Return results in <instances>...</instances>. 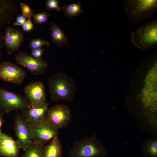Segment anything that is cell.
Segmentation results:
<instances>
[{"instance_id": "cell-15", "label": "cell", "mask_w": 157, "mask_h": 157, "mask_svg": "<svg viewBox=\"0 0 157 157\" xmlns=\"http://www.w3.org/2000/svg\"><path fill=\"white\" fill-rule=\"evenodd\" d=\"M48 108V103L41 106H31L22 112V115L30 125H36L44 120L45 114Z\"/></svg>"}, {"instance_id": "cell-1", "label": "cell", "mask_w": 157, "mask_h": 157, "mask_svg": "<svg viewBox=\"0 0 157 157\" xmlns=\"http://www.w3.org/2000/svg\"><path fill=\"white\" fill-rule=\"evenodd\" d=\"M47 84L52 101L70 102L74 99L77 90L76 85L74 79L66 74L61 72L53 74L48 78Z\"/></svg>"}, {"instance_id": "cell-13", "label": "cell", "mask_w": 157, "mask_h": 157, "mask_svg": "<svg viewBox=\"0 0 157 157\" xmlns=\"http://www.w3.org/2000/svg\"><path fill=\"white\" fill-rule=\"evenodd\" d=\"M21 149L16 140L2 131L0 133V156L18 157Z\"/></svg>"}, {"instance_id": "cell-11", "label": "cell", "mask_w": 157, "mask_h": 157, "mask_svg": "<svg viewBox=\"0 0 157 157\" xmlns=\"http://www.w3.org/2000/svg\"><path fill=\"white\" fill-rule=\"evenodd\" d=\"M30 125L33 142L43 145L58 136L59 130L45 120L36 125Z\"/></svg>"}, {"instance_id": "cell-10", "label": "cell", "mask_w": 157, "mask_h": 157, "mask_svg": "<svg viewBox=\"0 0 157 157\" xmlns=\"http://www.w3.org/2000/svg\"><path fill=\"white\" fill-rule=\"evenodd\" d=\"M25 97L31 106L40 107L46 104L47 101L44 83L40 81L30 83L24 88Z\"/></svg>"}, {"instance_id": "cell-25", "label": "cell", "mask_w": 157, "mask_h": 157, "mask_svg": "<svg viewBox=\"0 0 157 157\" xmlns=\"http://www.w3.org/2000/svg\"><path fill=\"white\" fill-rule=\"evenodd\" d=\"M45 51V50L43 47L38 49H31L30 55L36 59H41L43 54Z\"/></svg>"}, {"instance_id": "cell-21", "label": "cell", "mask_w": 157, "mask_h": 157, "mask_svg": "<svg viewBox=\"0 0 157 157\" xmlns=\"http://www.w3.org/2000/svg\"><path fill=\"white\" fill-rule=\"evenodd\" d=\"M50 16V14L46 12L33 14L32 16L33 20V23L37 25L41 24L47 22Z\"/></svg>"}, {"instance_id": "cell-12", "label": "cell", "mask_w": 157, "mask_h": 157, "mask_svg": "<svg viewBox=\"0 0 157 157\" xmlns=\"http://www.w3.org/2000/svg\"><path fill=\"white\" fill-rule=\"evenodd\" d=\"M24 39L23 31L11 26L7 27L3 36V42L7 53L11 55L19 51Z\"/></svg>"}, {"instance_id": "cell-14", "label": "cell", "mask_w": 157, "mask_h": 157, "mask_svg": "<svg viewBox=\"0 0 157 157\" xmlns=\"http://www.w3.org/2000/svg\"><path fill=\"white\" fill-rule=\"evenodd\" d=\"M16 4L12 0H0V27L10 24L17 13Z\"/></svg>"}, {"instance_id": "cell-9", "label": "cell", "mask_w": 157, "mask_h": 157, "mask_svg": "<svg viewBox=\"0 0 157 157\" xmlns=\"http://www.w3.org/2000/svg\"><path fill=\"white\" fill-rule=\"evenodd\" d=\"M14 128L16 140L24 151L33 142L30 125L22 115L18 114L15 117Z\"/></svg>"}, {"instance_id": "cell-27", "label": "cell", "mask_w": 157, "mask_h": 157, "mask_svg": "<svg viewBox=\"0 0 157 157\" xmlns=\"http://www.w3.org/2000/svg\"><path fill=\"white\" fill-rule=\"evenodd\" d=\"M26 18L22 15L18 14L17 16L15 21L13 25L15 26H22L26 20Z\"/></svg>"}, {"instance_id": "cell-22", "label": "cell", "mask_w": 157, "mask_h": 157, "mask_svg": "<svg viewBox=\"0 0 157 157\" xmlns=\"http://www.w3.org/2000/svg\"><path fill=\"white\" fill-rule=\"evenodd\" d=\"M50 43L41 38H37L32 40L28 44V47L31 49H36L43 47L45 46L49 47Z\"/></svg>"}, {"instance_id": "cell-19", "label": "cell", "mask_w": 157, "mask_h": 157, "mask_svg": "<svg viewBox=\"0 0 157 157\" xmlns=\"http://www.w3.org/2000/svg\"><path fill=\"white\" fill-rule=\"evenodd\" d=\"M62 9L64 12L66 17L69 18L77 16L83 12L80 3L63 6Z\"/></svg>"}, {"instance_id": "cell-2", "label": "cell", "mask_w": 157, "mask_h": 157, "mask_svg": "<svg viewBox=\"0 0 157 157\" xmlns=\"http://www.w3.org/2000/svg\"><path fill=\"white\" fill-rule=\"evenodd\" d=\"M107 154L105 147L95 135L75 141L69 150V157H105Z\"/></svg>"}, {"instance_id": "cell-4", "label": "cell", "mask_w": 157, "mask_h": 157, "mask_svg": "<svg viewBox=\"0 0 157 157\" xmlns=\"http://www.w3.org/2000/svg\"><path fill=\"white\" fill-rule=\"evenodd\" d=\"M131 39L133 44L140 50L156 48L157 18L137 27L132 32Z\"/></svg>"}, {"instance_id": "cell-17", "label": "cell", "mask_w": 157, "mask_h": 157, "mask_svg": "<svg viewBox=\"0 0 157 157\" xmlns=\"http://www.w3.org/2000/svg\"><path fill=\"white\" fill-rule=\"evenodd\" d=\"M49 24L51 30L50 37L52 42L58 46L67 44L68 39L64 32L58 25L53 23Z\"/></svg>"}, {"instance_id": "cell-29", "label": "cell", "mask_w": 157, "mask_h": 157, "mask_svg": "<svg viewBox=\"0 0 157 157\" xmlns=\"http://www.w3.org/2000/svg\"><path fill=\"white\" fill-rule=\"evenodd\" d=\"M3 115L0 112V133L1 132V129L4 121Z\"/></svg>"}, {"instance_id": "cell-26", "label": "cell", "mask_w": 157, "mask_h": 157, "mask_svg": "<svg viewBox=\"0 0 157 157\" xmlns=\"http://www.w3.org/2000/svg\"><path fill=\"white\" fill-rule=\"evenodd\" d=\"M22 30L25 32H29L35 28L34 24L32 22L31 18H28L22 26Z\"/></svg>"}, {"instance_id": "cell-20", "label": "cell", "mask_w": 157, "mask_h": 157, "mask_svg": "<svg viewBox=\"0 0 157 157\" xmlns=\"http://www.w3.org/2000/svg\"><path fill=\"white\" fill-rule=\"evenodd\" d=\"M142 151L146 157H157V142L149 140L145 142L142 147Z\"/></svg>"}, {"instance_id": "cell-16", "label": "cell", "mask_w": 157, "mask_h": 157, "mask_svg": "<svg viewBox=\"0 0 157 157\" xmlns=\"http://www.w3.org/2000/svg\"><path fill=\"white\" fill-rule=\"evenodd\" d=\"M63 154V147L58 136L43 146L42 157H61Z\"/></svg>"}, {"instance_id": "cell-23", "label": "cell", "mask_w": 157, "mask_h": 157, "mask_svg": "<svg viewBox=\"0 0 157 157\" xmlns=\"http://www.w3.org/2000/svg\"><path fill=\"white\" fill-rule=\"evenodd\" d=\"M20 6L22 10V15L26 18H31L33 14L34 10L26 3L20 2Z\"/></svg>"}, {"instance_id": "cell-24", "label": "cell", "mask_w": 157, "mask_h": 157, "mask_svg": "<svg viewBox=\"0 0 157 157\" xmlns=\"http://www.w3.org/2000/svg\"><path fill=\"white\" fill-rule=\"evenodd\" d=\"M59 1L58 0H47L45 2L46 9L48 11L55 10L60 11V7L59 4Z\"/></svg>"}, {"instance_id": "cell-5", "label": "cell", "mask_w": 157, "mask_h": 157, "mask_svg": "<svg viewBox=\"0 0 157 157\" xmlns=\"http://www.w3.org/2000/svg\"><path fill=\"white\" fill-rule=\"evenodd\" d=\"M31 107L25 96L0 87V112L3 114L14 110L23 112Z\"/></svg>"}, {"instance_id": "cell-28", "label": "cell", "mask_w": 157, "mask_h": 157, "mask_svg": "<svg viewBox=\"0 0 157 157\" xmlns=\"http://www.w3.org/2000/svg\"><path fill=\"white\" fill-rule=\"evenodd\" d=\"M3 36L4 35L3 33L0 31V62L2 58L1 53V49L3 48L4 45L3 42Z\"/></svg>"}, {"instance_id": "cell-6", "label": "cell", "mask_w": 157, "mask_h": 157, "mask_svg": "<svg viewBox=\"0 0 157 157\" xmlns=\"http://www.w3.org/2000/svg\"><path fill=\"white\" fill-rule=\"evenodd\" d=\"M71 111L65 104H58L49 108L44 120L59 130L66 127L71 121Z\"/></svg>"}, {"instance_id": "cell-18", "label": "cell", "mask_w": 157, "mask_h": 157, "mask_svg": "<svg viewBox=\"0 0 157 157\" xmlns=\"http://www.w3.org/2000/svg\"><path fill=\"white\" fill-rule=\"evenodd\" d=\"M43 145L33 142L24 151L21 157H42Z\"/></svg>"}, {"instance_id": "cell-8", "label": "cell", "mask_w": 157, "mask_h": 157, "mask_svg": "<svg viewBox=\"0 0 157 157\" xmlns=\"http://www.w3.org/2000/svg\"><path fill=\"white\" fill-rule=\"evenodd\" d=\"M15 60L17 64L35 75L43 74L48 67V63L45 60L36 59L25 52L19 51L15 54Z\"/></svg>"}, {"instance_id": "cell-7", "label": "cell", "mask_w": 157, "mask_h": 157, "mask_svg": "<svg viewBox=\"0 0 157 157\" xmlns=\"http://www.w3.org/2000/svg\"><path fill=\"white\" fill-rule=\"evenodd\" d=\"M26 76L25 70L10 61L5 60L0 64V80L2 81L20 85Z\"/></svg>"}, {"instance_id": "cell-3", "label": "cell", "mask_w": 157, "mask_h": 157, "mask_svg": "<svg viewBox=\"0 0 157 157\" xmlns=\"http://www.w3.org/2000/svg\"><path fill=\"white\" fill-rule=\"evenodd\" d=\"M124 8L127 19L133 24L151 18L157 10L156 0H126Z\"/></svg>"}]
</instances>
